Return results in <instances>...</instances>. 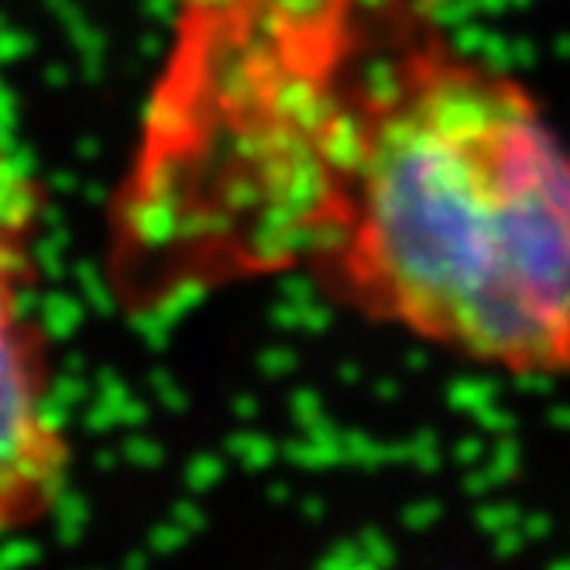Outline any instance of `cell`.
<instances>
[{
	"label": "cell",
	"instance_id": "8992f818",
	"mask_svg": "<svg viewBox=\"0 0 570 570\" xmlns=\"http://www.w3.org/2000/svg\"><path fill=\"white\" fill-rule=\"evenodd\" d=\"M323 570H382V567L361 553V543H341V547H334Z\"/></svg>",
	"mask_w": 570,
	"mask_h": 570
},
{
	"label": "cell",
	"instance_id": "277c9868",
	"mask_svg": "<svg viewBox=\"0 0 570 570\" xmlns=\"http://www.w3.org/2000/svg\"><path fill=\"white\" fill-rule=\"evenodd\" d=\"M522 515H525V512H522L519 505H512V502H492V505L474 509V522H478L481 533H488V537H495V533H502V529L519 525Z\"/></svg>",
	"mask_w": 570,
	"mask_h": 570
},
{
	"label": "cell",
	"instance_id": "6da1fadb",
	"mask_svg": "<svg viewBox=\"0 0 570 570\" xmlns=\"http://www.w3.org/2000/svg\"><path fill=\"white\" fill-rule=\"evenodd\" d=\"M327 289L515 379L570 364V135L430 0H357L282 117Z\"/></svg>",
	"mask_w": 570,
	"mask_h": 570
},
{
	"label": "cell",
	"instance_id": "7a4b0ae2",
	"mask_svg": "<svg viewBox=\"0 0 570 570\" xmlns=\"http://www.w3.org/2000/svg\"><path fill=\"white\" fill-rule=\"evenodd\" d=\"M72 451L52 410L46 341L0 282V540L46 522L66 495Z\"/></svg>",
	"mask_w": 570,
	"mask_h": 570
},
{
	"label": "cell",
	"instance_id": "30bf717a",
	"mask_svg": "<svg viewBox=\"0 0 570 570\" xmlns=\"http://www.w3.org/2000/svg\"><path fill=\"white\" fill-rule=\"evenodd\" d=\"M492 484H495L492 471H484V474H468V478H464V492H468V495H484Z\"/></svg>",
	"mask_w": 570,
	"mask_h": 570
},
{
	"label": "cell",
	"instance_id": "3957f363",
	"mask_svg": "<svg viewBox=\"0 0 570 570\" xmlns=\"http://www.w3.org/2000/svg\"><path fill=\"white\" fill-rule=\"evenodd\" d=\"M42 214V193L11 148L0 141V282L24 285L31 275V237Z\"/></svg>",
	"mask_w": 570,
	"mask_h": 570
},
{
	"label": "cell",
	"instance_id": "9c48e42d",
	"mask_svg": "<svg viewBox=\"0 0 570 570\" xmlns=\"http://www.w3.org/2000/svg\"><path fill=\"white\" fill-rule=\"evenodd\" d=\"M519 525H522V533H525L529 543H540V540H547L553 533V519L547 512H529V515H522Z\"/></svg>",
	"mask_w": 570,
	"mask_h": 570
},
{
	"label": "cell",
	"instance_id": "ba28073f",
	"mask_svg": "<svg viewBox=\"0 0 570 570\" xmlns=\"http://www.w3.org/2000/svg\"><path fill=\"white\" fill-rule=\"evenodd\" d=\"M525 543H529V540H525V533H522V525L502 529V533H495V537H492V550H495V557H502V560L519 557Z\"/></svg>",
	"mask_w": 570,
	"mask_h": 570
},
{
	"label": "cell",
	"instance_id": "7c38bea8",
	"mask_svg": "<svg viewBox=\"0 0 570 570\" xmlns=\"http://www.w3.org/2000/svg\"><path fill=\"white\" fill-rule=\"evenodd\" d=\"M547 570H570V557H560V560H553Z\"/></svg>",
	"mask_w": 570,
	"mask_h": 570
},
{
	"label": "cell",
	"instance_id": "52a82bcc",
	"mask_svg": "<svg viewBox=\"0 0 570 570\" xmlns=\"http://www.w3.org/2000/svg\"><path fill=\"white\" fill-rule=\"evenodd\" d=\"M443 515L440 502H413L410 509H402V525L413 529V533H426L430 525H436Z\"/></svg>",
	"mask_w": 570,
	"mask_h": 570
},
{
	"label": "cell",
	"instance_id": "5b68a950",
	"mask_svg": "<svg viewBox=\"0 0 570 570\" xmlns=\"http://www.w3.org/2000/svg\"><path fill=\"white\" fill-rule=\"evenodd\" d=\"M357 543H361V553L368 557L372 563H379L382 570L395 567V547H392V540L382 533V529H364Z\"/></svg>",
	"mask_w": 570,
	"mask_h": 570
},
{
	"label": "cell",
	"instance_id": "8fae6325",
	"mask_svg": "<svg viewBox=\"0 0 570 570\" xmlns=\"http://www.w3.org/2000/svg\"><path fill=\"white\" fill-rule=\"evenodd\" d=\"M458 458H461L464 464L478 461V443H461V451H458Z\"/></svg>",
	"mask_w": 570,
	"mask_h": 570
}]
</instances>
